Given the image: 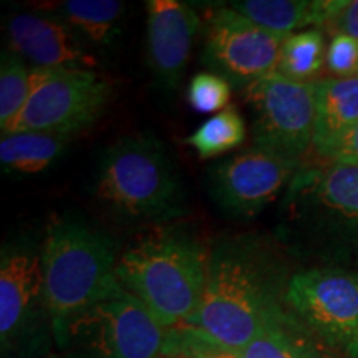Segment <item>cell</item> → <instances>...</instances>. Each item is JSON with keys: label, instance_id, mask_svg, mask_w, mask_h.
I'll return each instance as SVG.
<instances>
[{"label": "cell", "instance_id": "5b68a950", "mask_svg": "<svg viewBox=\"0 0 358 358\" xmlns=\"http://www.w3.org/2000/svg\"><path fill=\"white\" fill-rule=\"evenodd\" d=\"M42 241L45 292L60 352L73 322L116 279L122 252L108 232L73 211L50 219Z\"/></svg>", "mask_w": 358, "mask_h": 358}, {"label": "cell", "instance_id": "7a4b0ae2", "mask_svg": "<svg viewBox=\"0 0 358 358\" xmlns=\"http://www.w3.org/2000/svg\"><path fill=\"white\" fill-rule=\"evenodd\" d=\"M277 237L295 257L317 266H358V163L301 166L284 192Z\"/></svg>", "mask_w": 358, "mask_h": 358}, {"label": "cell", "instance_id": "7402d4cb", "mask_svg": "<svg viewBox=\"0 0 358 358\" xmlns=\"http://www.w3.org/2000/svg\"><path fill=\"white\" fill-rule=\"evenodd\" d=\"M30 93V70L27 62L10 48L0 57V129L10 134L24 111Z\"/></svg>", "mask_w": 358, "mask_h": 358}, {"label": "cell", "instance_id": "9c48e42d", "mask_svg": "<svg viewBox=\"0 0 358 358\" xmlns=\"http://www.w3.org/2000/svg\"><path fill=\"white\" fill-rule=\"evenodd\" d=\"M113 82L96 70L32 69L29 100L12 133L75 136L101 118L113 98Z\"/></svg>", "mask_w": 358, "mask_h": 358}, {"label": "cell", "instance_id": "44dd1931", "mask_svg": "<svg viewBox=\"0 0 358 358\" xmlns=\"http://www.w3.org/2000/svg\"><path fill=\"white\" fill-rule=\"evenodd\" d=\"M248 128L243 113L236 105H229L221 113L211 116L201 124L186 143L201 159H213L234 151L245 141Z\"/></svg>", "mask_w": 358, "mask_h": 358}, {"label": "cell", "instance_id": "4fadbf2b", "mask_svg": "<svg viewBox=\"0 0 358 358\" xmlns=\"http://www.w3.org/2000/svg\"><path fill=\"white\" fill-rule=\"evenodd\" d=\"M199 30L203 22L194 7L178 0L146 2L148 65L155 83L166 95L181 85Z\"/></svg>", "mask_w": 358, "mask_h": 358}, {"label": "cell", "instance_id": "d4e9b609", "mask_svg": "<svg viewBox=\"0 0 358 358\" xmlns=\"http://www.w3.org/2000/svg\"><path fill=\"white\" fill-rule=\"evenodd\" d=\"M325 69L330 78L358 77V40L348 35H334L327 45Z\"/></svg>", "mask_w": 358, "mask_h": 358}, {"label": "cell", "instance_id": "3957f363", "mask_svg": "<svg viewBox=\"0 0 358 358\" xmlns=\"http://www.w3.org/2000/svg\"><path fill=\"white\" fill-rule=\"evenodd\" d=\"M98 208L124 226H164L186 214V189L166 145L153 133L118 138L92 178Z\"/></svg>", "mask_w": 358, "mask_h": 358}, {"label": "cell", "instance_id": "ba28073f", "mask_svg": "<svg viewBox=\"0 0 358 358\" xmlns=\"http://www.w3.org/2000/svg\"><path fill=\"white\" fill-rule=\"evenodd\" d=\"M285 307L317 342L358 358V271L312 266L290 275Z\"/></svg>", "mask_w": 358, "mask_h": 358}, {"label": "cell", "instance_id": "484cf974", "mask_svg": "<svg viewBox=\"0 0 358 358\" xmlns=\"http://www.w3.org/2000/svg\"><path fill=\"white\" fill-rule=\"evenodd\" d=\"M330 35H348L358 40V0H337L332 15L322 27Z\"/></svg>", "mask_w": 358, "mask_h": 358}, {"label": "cell", "instance_id": "ac0fdd59", "mask_svg": "<svg viewBox=\"0 0 358 358\" xmlns=\"http://www.w3.org/2000/svg\"><path fill=\"white\" fill-rule=\"evenodd\" d=\"M70 138L43 131H19L0 140V164L7 174L35 176L52 168L69 148Z\"/></svg>", "mask_w": 358, "mask_h": 358}, {"label": "cell", "instance_id": "4316f807", "mask_svg": "<svg viewBox=\"0 0 358 358\" xmlns=\"http://www.w3.org/2000/svg\"><path fill=\"white\" fill-rule=\"evenodd\" d=\"M329 161H348V163H358V124L348 133V136L340 143L332 158Z\"/></svg>", "mask_w": 358, "mask_h": 358}, {"label": "cell", "instance_id": "2e32d148", "mask_svg": "<svg viewBox=\"0 0 358 358\" xmlns=\"http://www.w3.org/2000/svg\"><path fill=\"white\" fill-rule=\"evenodd\" d=\"M335 3L337 0H239L229 7L261 29L285 38L301 30H322Z\"/></svg>", "mask_w": 358, "mask_h": 358}, {"label": "cell", "instance_id": "5bb4252c", "mask_svg": "<svg viewBox=\"0 0 358 358\" xmlns=\"http://www.w3.org/2000/svg\"><path fill=\"white\" fill-rule=\"evenodd\" d=\"M8 47L32 69H98L92 47L71 27L45 10L20 12L7 20Z\"/></svg>", "mask_w": 358, "mask_h": 358}, {"label": "cell", "instance_id": "ffe728a7", "mask_svg": "<svg viewBox=\"0 0 358 358\" xmlns=\"http://www.w3.org/2000/svg\"><path fill=\"white\" fill-rule=\"evenodd\" d=\"M327 45L320 29H307L282 40L274 73L292 82H315L325 69Z\"/></svg>", "mask_w": 358, "mask_h": 358}, {"label": "cell", "instance_id": "e0dca14e", "mask_svg": "<svg viewBox=\"0 0 358 358\" xmlns=\"http://www.w3.org/2000/svg\"><path fill=\"white\" fill-rule=\"evenodd\" d=\"M43 10L64 20L90 47L113 48L122 35L127 3L118 0H66L47 3Z\"/></svg>", "mask_w": 358, "mask_h": 358}, {"label": "cell", "instance_id": "6da1fadb", "mask_svg": "<svg viewBox=\"0 0 358 358\" xmlns=\"http://www.w3.org/2000/svg\"><path fill=\"white\" fill-rule=\"evenodd\" d=\"M282 249L259 234L214 241L209 245L203 301L186 325L236 352L248 347L267 325L287 313L290 275Z\"/></svg>", "mask_w": 358, "mask_h": 358}, {"label": "cell", "instance_id": "30bf717a", "mask_svg": "<svg viewBox=\"0 0 358 358\" xmlns=\"http://www.w3.org/2000/svg\"><path fill=\"white\" fill-rule=\"evenodd\" d=\"M252 118V146L301 164L312 150L317 116V80L292 82L277 73L243 90Z\"/></svg>", "mask_w": 358, "mask_h": 358}, {"label": "cell", "instance_id": "603a6c76", "mask_svg": "<svg viewBox=\"0 0 358 358\" xmlns=\"http://www.w3.org/2000/svg\"><path fill=\"white\" fill-rule=\"evenodd\" d=\"M164 358H241L239 352L204 334L192 325H179L166 330Z\"/></svg>", "mask_w": 358, "mask_h": 358}, {"label": "cell", "instance_id": "277c9868", "mask_svg": "<svg viewBox=\"0 0 358 358\" xmlns=\"http://www.w3.org/2000/svg\"><path fill=\"white\" fill-rule=\"evenodd\" d=\"M208 256L209 245L189 227L164 224L122 250L115 277L169 330L187 324L199 308Z\"/></svg>", "mask_w": 358, "mask_h": 358}, {"label": "cell", "instance_id": "8992f818", "mask_svg": "<svg viewBox=\"0 0 358 358\" xmlns=\"http://www.w3.org/2000/svg\"><path fill=\"white\" fill-rule=\"evenodd\" d=\"M42 243L34 232H17L0 249V358L58 353L45 292Z\"/></svg>", "mask_w": 358, "mask_h": 358}, {"label": "cell", "instance_id": "cb8c5ba5", "mask_svg": "<svg viewBox=\"0 0 358 358\" xmlns=\"http://www.w3.org/2000/svg\"><path fill=\"white\" fill-rule=\"evenodd\" d=\"M232 87L213 71H199L189 80L186 98L191 110L199 115L221 113L229 106Z\"/></svg>", "mask_w": 358, "mask_h": 358}, {"label": "cell", "instance_id": "52a82bcc", "mask_svg": "<svg viewBox=\"0 0 358 358\" xmlns=\"http://www.w3.org/2000/svg\"><path fill=\"white\" fill-rule=\"evenodd\" d=\"M166 329L118 280L73 325L62 358H164Z\"/></svg>", "mask_w": 358, "mask_h": 358}, {"label": "cell", "instance_id": "d6986e66", "mask_svg": "<svg viewBox=\"0 0 358 358\" xmlns=\"http://www.w3.org/2000/svg\"><path fill=\"white\" fill-rule=\"evenodd\" d=\"M320 345L287 310L284 317L267 325L239 355L241 358H327Z\"/></svg>", "mask_w": 358, "mask_h": 358}, {"label": "cell", "instance_id": "83f0119b", "mask_svg": "<svg viewBox=\"0 0 358 358\" xmlns=\"http://www.w3.org/2000/svg\"><path fill=\"white\" fill-rule=\"evenodd\" d=\"M47 358H62V355H60V353H53V355L47 357Z\"/></svg>", "mask_w": 358, "mask_h": 358}, {"label": "cell", "instance_id": "8fae6325", "mask_svg": "<svg viewBox=\"0 0 358 358\" xmlns=\"http://www.w3.org/2000/svg\"><path fill=\"white\" fill-rule=\"evenodd\" d=\"M301 166L250 146L209 166L206 191L224 216L250 221L284 196Z\"/></svg>", "mask_w": 358, "mask_h": 358}, {"label": "cell", "instance_id": "9a60e30c", "mask_svg": "<svg viewBox=\"0 0 358 358\" xmlns=\"http://www.w3.org/2000/svg\"><path fill=\"white\" fill-rule=\"evenodd\" d=\"M358 124V77L317 80V116L312 150L322 161Z\"/></svg>", "mask_w": 358, "mask_h": 358}, {"label": "cell", "instance_id": "7c38bea8", "mask_svg": "<svg viewBox=\"0 0 358 358\" xmlns=\"http://www.w3.org/2000/svg\"><path fill=\"white\" fill-rule=\"evenodd\" d=\"M282 40L229 6H221L213 8L203 24L201 62L232 88L244 90L274 73Z\"/></svg>", "mask_w": 358, "mask_h": 358}]
</instances>
